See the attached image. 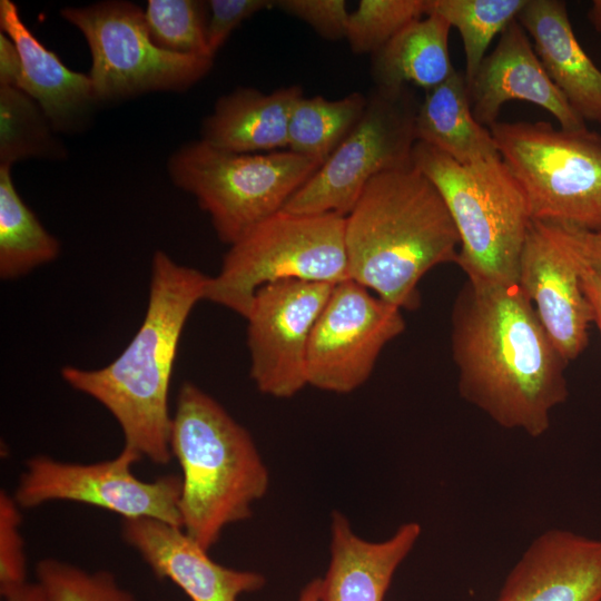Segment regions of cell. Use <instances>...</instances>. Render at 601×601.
I'll use <instances>...</instances> for the list:
<instances>
[{
  "mask_svg": "<svg viewBox=\"0 0 601 601\" xmlns=\"http://www.w3.org/2000/svg\"><path fill=\"white\" fill-rule=\"evenodd\" d=\"M333 286L289 279L256 292L245 319L249 375L260 393L289 398L307 386L311 333Z\"/></svg>",
  "mask_w": 601,
  "mask_h": 601,
  "instance_id": "cell-13",
  "label": "cell"
},
{
  "mask_svg": "<svg viewBox=\"0 0 601 601\" xmlns=\"http://www.w3.org/2000/svg\"><path fill=\"white\" fill-rule=\"evenodd\" d=\"M299 86L269 93L238 88L221 96L203 121L201 140L230 152L254 154L288 147V122Z\"/></svg>",
  "mask_w": 601,
  "mask_h": 601,
  "instance_id": "cell-21",
  "label": "cell"
},
{
  "mask_svg": "<svg viewBox=\"0 0 601 601\" xmlns=\"http://www.w3.org/2000/svg\"><path fill=\"white\" fill-rule=\"evenodd\" d=\"M21 77V60L12 40L0 32V85L17 87Z\"/></svg>",
  "mask_w": 601,
  "mask_h": 601,
  "instance_id": "cell-35",
  "label": "cell"
},
{
  "mask_svg": "<svg viewBox=\"0 0 601 601\" xmlns=\"http://www.w3.org/2000/svg\"><path fill=\"white\" fill-rule=\"evenodd\" d=\"M526 0H426L434 12L454 27L462 39L465 78L470 83L491 41L516 19Z\"/></svg>",
  "mask_w": 601,
  "mask_h": 601,
  "instance_id": "cell-26",
  "label": "cell"
},
{
  "mask_svg": "<svg viewBox=\"0 0 601 601\" xmlns=\"http://www.w3.org/2000/svg\"><path fill=\"white\" fill-rule=\"evenodd\" d=\"M451 26L428 12L398 31L372 55L371 73L375 87L395 90L408 82L430 90L454 71L449 52Z\"/></svg>",
  "mask_w": 601,
  "mask_h": 601,
  "instance_id": "cell-23",
  "label": "cell"
},
{
  "mask_svg": "<svg viewBox=\"0 0 601 601\" xmlns=\"http://www.w3.org/2000/svg\"><path fill=\"white\" fill-rule=\"evenodd\" d=\"M4 601H50L39 582H23L0 590Z\"/></svg>",
  "mask_w": 601,
  "mask_h": 601,
  "instance_id": "cell-37",
  "label": "cell"
},
{
  "mask_svg": "<svg viewBox=\"0 0 601 601\" xmlns=\"http://www.w3.org/2000/svg\"><path fill=\"white\" fill-rule=\"evenodd\" d=\"M516 20L534 42V50L553 83L585 121L601 124V69L577 39L566 3L526 0Z\"/></svg>",
  "mask_w": 601,
  "mask_h": 601,
  "instance_id": "cell-20",
  "label": "cell"
},
{
  "mask_svg": "<svg viewBox=\"0 0 601 601\" xmlns=\"http://www.w3.org/2000/svg\"><path fill=\"white\" fill-rule=\"evenodd\" d=\"M499 154L521 185L532 221L601 229V135L546 121H496Z\"/></svg>",
  "mask_w": 601,
  "mask_h": 601,
  "instance_id": "cell-7",
  "label": "cell"
},
{
  "mask_svg": "<svg viewBox=\"0 0 601 601\" xmlns=\"http://www.w3.org/2000/svg\"><path fill=\"white\" fill-rule=\"evenodd\" d=\"M541 224L588 267L601 273V229L585 230L570 226Z\"/></svg>",
  "mask_w": 601,
  "mask_h": 601,
  "instance_id": "cell-34",
  "label": "cell"
},
{
  "mask_svg": "<svg viewBox=\"0 0 601 601\" xmlns=\"http://www.w3.org/2000/svg\"><path fill=\"white\" fill-rule=\"evenodd\" d=\"M170 452L181 470V528L209 551L225 528L252 516L268 490L267 466L250 433L189 381L171 415Z\"/></svg>",
  "mask_w": 601,
  "mask_h": 601,
  "instance_id": "cell-4",
  "label": "cell"
},
{
  "mask_svg": "<svg viewBox=\"0 0 601 601\" xmlns=\"http://www.w3.org/2000/svg\"><path fill=\"white\" fill-rule=\"evenodd\" d=\"M367 96L361 92L331 100L299 97L288 122V148L321 166L362 118Z\"/></svg>",
  "mask_w": 601,
  "mask_h": 601,
  "instance_id": "cell-25",
  "label": "cell"
},
{
  "mask_svg": "<svg viewBox=\"0 0 601 601\" xmlns=\"http://www.w3.org/2000/svg\"><path fill=\"white\" fill-rule=\"evenodd\" d=\"M351 279L401 309L420 306L418 283L454 262L460 236L434 185L413 165L383 171L345 216Z\"/></svg>",
  "mask_w": 601,
  "mask_h": 601,
  "instance_id": "cell-3",
  "label": "cell"
},
{
  "mask_svg": "<svg viewBox=\"0 0 601 601\" xmlns=\"http://www.w3.org/2000/svg\"><path fill=\"white\" fill-rule=\"evenodd\" d=\"M404 329L400 307L351 278L335 284L311 333L307 385L338 394L357 390Z\"/></svg>",
  "mask_w": 601,
  "mask_h": 601,
  "instance_id": "cell-12",
  "label": "cell"
},
{
  "mask_svg": "<svg viewBox=\"0 0 601 601\" xmlns=\"http://www.w3.org/2000/svg\"><path fill=\"white\" fill-rule=\"evenodd\" d=\"M598 17H599V22H600V24H601V6H600V9H599Z\"/></svg>",
  "mask_w": 601,
  "mask_h": 601,
  "instance_id": "cell-39",
  "label": "cell"
},
{
  "mask_svg": "<svg viewBox=\"0 0 601 601\" xmlns=\"http://www.w3.org/2000/svg\"><path fill=\"white\" fill-rule=\"evenodd\" d=\"M573 256L578 262L583 292L592 309L593 323L597 324L601 337V273L588 267L574 254Z\"/></svg>",
  "mask_w": 601,
  "mask_h": 601,
  "instance_id": "cell-36",
  "label": "cell"
},
{
  "mask_svg": "<svg viewBox=\"0 0 601 601\" xmlns=\"http://www.w3.org/2000/svg\"><path fill=\"white\" fill-rule=\"evenodd\" d=\"M207 19V46L211 57L226 42L230 33L253 14L275 6L270 0H210Z\"/></svg>",
  "mask_w": 601,
  "mask_h": 601,
  "instance_id": "cell-33",
  "label": "cell"
},
{
  "mask_svg": "<svg viewBox=\"0 0 601 601\" xmlns=\"http://www.w3.org/2000/svg\"><path fill=\"white\" fill-rule=\"evenodd\" d=\"M415 137L462 165L499 155L490 129L473 116L465 73L457 70L426 90L416 114Z\"/></svg>",
  "mask_w": 601,
  "mask_h": 601,
  "instance_id": "cell-22",
  "label": "cell"
},
{
  "mask_svg": "<svg viewBox=\"0 0 601 601\" xmlns=\"http://www.w3.org/2000/svg\"><path fill=\"white\" fill-rule=\"evenodd\" d=\"M142 456L125 446L107 461L81 464L36 455L24 463L12 494L21 509L70 501L108 510L122 519H154L181 528V479L144 481L132 472Z\"/></svg>",
  "mask_w": 601,
  "mask_h": 601,
  "instance_id": "cell-11",
  "label": "cell"
},
{
  "mask_svg": "<svg viewBox=\"0 0 601 601\" xmlns=\"http://www.w3.org/2000/svg\"><path fill=\"white\" fill-rule=\"evenodd\" d=\"M61 17L85 36L97 102L150 91H183L211 69L213 59L169 52L151 39L145 12L129 1L66 7Z\"/></svg>",
  "mask_w": 601,
  "mask_h": 601,
  "instance_id": "cell-9",
  "label": "cell"
},
{
  "mask_svg": "<svg viewBox=\"0 0 601 601\" xmlns=\"http://www.w3.org/2000/svg\"><path fill=\"white\" fill-rule=\"evenodd\" d=\"M21 508L13 495L0 492V590L27 581V558L21 534Z\"/></svg>",
  "mask_w": 601,
  "mask_h": 601,
  "instance_id": "cell-31",
  "label": "cell"
},
{
  "mask_svg": "<svg viewBox=\"0 0 601 601\" xmlns=\"http://www.w3.org/2000/svg\"><path fill=\"white\" fill-rule=\"evenodd\" d=\"M149 295L141 325L108 365H67L62 380L100 403L119 424L125 446L165 465L170 452L169 385L178 343L195 305L205 300L209 276L180 265L167 253L152 256Z\"/></svg>",
  "mask_w": 601,
  "mask_h": 601,
  "instance_id": "cell-2",
  "label": "cell"
},
{
  "mask_svg": "<svg viewBox=\"0 0 601 601\" xmlns=\"http://www.w3.org/2000/svg\"><path fill=\"white\" fill-rule=\"evenodd\" d=\"M519 284L562 357H579L589 344L592 309L575 257L541 223L532 221L526 234Z\"/></svg>",
  "mask_w": 601,
  "mask_h": 601,
  "instance_id": "cell-14",
  "label": "cell"
},
{
  "mask_svg": "<svg viewBox=\"0 0 601 601\" xmlns=\"http://www.w3.org/2000/svg\"><path fill=\"white\" fill-rule=\"evenodd\" d=\"M422 529L417 522L398 526L381 542L358 536L347 518L331 516V559L321 579L319 601H384L394 573L416 544Z\"/></svg>",
  "mask_w": 601,
  "mask_h": 601,
  "instance_id": "cell-18",
  "label": "cell"
},
{
  "mask_svg": "<svg viewBox=\"0 0 601 601\" xmlns=\"http://www.w3.org/2000/svg\"><path fill=\"white\" fill-rule=\"evenodd\" d=\"M461 396L504 428L532 437L569 395L568 362L519 282L467 277L451 314Z\"/></svg>",
  "mask_w": 601,
  "mask_h": 601,
  "instance_id": "cell-1",
  "label": "cell"
},
{
  "mask_svg": "<svg viewBox=\"0 0 601 601\" xmlns=\"http://www.w3.org/2000/svg\"><path fill=\"white\" fill-rule=\"evenodd\" d=\"M344 216L280 210L229 245L205 300L246 317L256 292L282 280L337 284L349 278Z\"/></svg>",
  "mask_w": 601,
  "mask_h": 601,
  "instance_id": "cell-6",
  "label": "cell"
},
{
  "mask_svg": "<svg viewBox=\"0 0 601 601\" xmlns=\"http://www.w3.org/2000/svg\"><path fill=\"white\" fill-rule=\"evenodd\" d=\"M423 14L426 0H362L349 12L345 39L353 52L373 55Z\"/></svg>",
  "mask_w": 601,
  "mask_h": 601,
  "instance_id": "cell-29",
  "label": "cell"
},
{
  "mask_svg": "<svg viewBox=\"0 0 601 601\" xmlns=\"http://www.w3.org/2000/svg\"><path fill=\"white\" fill-rule=\"evenodd\" d=\"M40 106L23 90L0 85V167L31 157H60L61 146Z\"/></svg>",
  "mask_w": 601,
  "mask_h": 601,
  "instance_id": "cell-27",
  "label": "cell"
},
{
  "mask_svg": "<svg viewBox=\"0 0 601 601\" xmlns=\"http://www.w3.org/2000/svg\"><path fill=\"white\" fill-rule=\"evenodd\" d=\"M36 575L50 601H135L134 594L106 570L89 572L47 558L37 563Z\"/></svg>",
  "mask_w": 601,
  "mask_h": 601,
  "instance_id": "cell-30",
  "label": "cell"
},
{
  "mask_svg": "<svg viewBox=\"0 0 601 601\" xmlns=\"http://www.w3.org/2000/svg\"><path fill=\"white\" fill-rule=\"evenodd\" d=\"M275 6L327 40L345 38L349 12L344 0H279Z\"/></svg>",
  "mask_w": 601,
  "mask_h": 601,
  "instance_id": "cell-32",
  "label": "cell"
},
{
  "mask_svg": "<svg viewBox=\"0 0 601 601\" xmlns=\"http://www.w3.org/2000/svg\"><path fill=\"white\" fill-rule=\"evenodd\" d=\"M0 28L20 56L21 77L17 88L40 106L53 130H77L97 104L89 76L70 70L46 48L10 0L0 1Z\"/></svg>",
  "mask_w": 601,
  "mask_h": 601,
  "instance_id": "cell-19",
  "label": "cell"
},
{
  "mask_svg": "<svg viewBox=\"0 0 601 601\" xmlns=\"http://www.w3.org/2000/svg\"><path fill=\"white\" fill-rule=\"evenodd\" d=\"M467 87L473 116L486 128L497 121L502 106L511 100L540 106L562 129L587 127L549 77L516 19L501 32L495 49L485 56Z\"/></svg>",
  "mask_w": 601,
  "mask_h": 601,
  "instance_id": "cell-15",
  "label": "cell"
},
{
  "mask_svg": "<svg viewBox=\"0 0 601 601\" xmlns=\"http://www.w3.org/2000/svg\"><path fill=\"white\" fill-rule=\"evenodd\" d=\"M418 106L407 87H375L359 121L283 210L345 217L373 177L412 165Z\"/></svg>",
  "mask_w": 601,
  "mask_h": 601,
  "instance_id": "cell-10",
  "label": "cell"
},
{
  "mask_svg": "<svg viewBox=\"0 0 601 601\" xmlns=\"http://www.w3.org/2000/svg\"><path fill=\"white\" fill-rule=\"evenodd\" d=\"M60 243L19 196L10 167H0V277L11 280L53 262Z\"/></svg>",
  "mask_w": 601,
  "mask_h": 601,
  "instance_id": "cell-24",
  "label": "cell"
},
{
  "mask_svg": "<svg viewBox=\"0 0 601 601\" xmlns=\"http://www.w3.org/2000/svg\"><path fill=\"white\" fill-rule=\"evenodd\" d=\"M412 165L437 189L460 236L456 264L466 277L519 282L532 223L523 188L501 155L462 165L422 141Z\"/></svg>",
  "mask_w": 601,
  "mask_h": 601,
  "instance_id": "cell-5",
  "label": "cell"
},
{
  "mask_svg": "<svg viewBox=\"0 0 601 601\" xmlns=\"http://www.w3.org/2000/svg\"><path fill=\"white\" fill-rule=\"evenodd\" d=\"M319 167L290 150L238 154L201 139L181 146L168 161L173 184L196 198L228 245L283 210Z\"/></svg>",
  "mask_w": 601,
  "mask_h": 601,
  "instance_id": "cell-8",
  "label": "cell"
},
{
  "mask_svg": "<svg viewBox=\"0 0 601 601\" xmlns=\"http://www.w3.org/2000/svg\"><path fill=\"white\" fill-rule=\"evenodd\" d=\"M205 2L148 0L146 23L152 41L169 52L211 58L207 46Z\"/></svg>",
  "mask_w": 601,
  "mask_h": 601,
  "instance_id": "cell-28",
  "label": "cell"
},
{
  "mask_svg": "<svg viewBox=\"0 0 601 601\" xmlns=\"http://www.w3.org/2000/svg\"><path fill=\"white\" fill-rule=\"evenodd\" d=\"M121 536L159 579L180 588L190 601H238L264 588L258 572L215 562L180 526L154 519H122Z\"/></svg>",
  "mask_w": 601,
  "mask_h": 601,
  "instance_id": "cell-16",
  "label": "cell"
},
{
  "mask_svg": "<svg viewBox=\"0 0 601 601\" xmlns=\"http://www.w3.org/2000/svg\"><path fill=\"white\" fill-rule=\"evenodd\" d=\"M497 601H601V540L559 529L540 534Z\"/></svg>",
  "mask_w": 601,
  "mask_h": 601,
  "instance_id": "cell-17",
  "label": "cell"
},
{
  "mask_svg": "<svg viewBox=\"0 0 601 601\" xmlns=\"http://www.w3.org/2000/svg\"><path fill=\"white\" fill-rule=\"evenodd\" d=\"M321 578L311 580L300 591L297 601H319Z\"/></svg>",
  "mask_w": 601,
  "mask_h": 601,
  "instance_id": "cell-38",
  "label": "cell"
}]
</instances>
